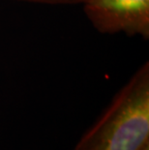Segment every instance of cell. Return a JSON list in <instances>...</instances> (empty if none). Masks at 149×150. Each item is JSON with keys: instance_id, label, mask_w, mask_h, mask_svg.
Masks as SVG:
<instances>
[{"instance_id": "obj_3", "label": "cell", "mask_w": 149, "mask_h": 150, "mask_svg": "<svg viewBox=\"0 0 149 150\" xmlns=\"http://www.w3.org/2000/svg\"><path fill=\"white\" fill-rule=\"evenodd\" d=\"M35 4H46V5H82L87 0H18Z\"/></svg>"}, {"instance_id": "obj_1", "label": "cell", "mask_w": 149, "mask_h": 150, "mask_svg": "<svg viewBox=\"0 0 149 150\" xmlns=\"http://www.w3.org/2000/svg\"><path fill=\"white\" fill-rule=\"evenodd\" d=\"M149 143V62L136 71L73 150H141Z\"/></svg>"}, {"instance_id": "obj_2", "label": "cell", "mask_w": 149, "mask_h": 150, "mask_svg": "<svg viewBox=\"0 0 149 150\" xmlns=\"http://www.w3.org/2000/svg\"><path fill=\"white\" fill-rule=\"evenodd\" d=\"M82 7L100 33L149 38V0H87Z\"/></svg>"}, {"instance_id": "obj_4", "label": "cell", "mask_w": 149, "mask_h": 150, "mask_svg": "<svg viewBox=\"0 0 149 150\" xmlns=\"http://www.w3.org/2000/svg\"><path fill=\"white\" fill-rule=\"evenodd\" d=\"M141 150H149V143H147L146 145L143 146V148H142Z\"/></svg>"}]
</instances>
